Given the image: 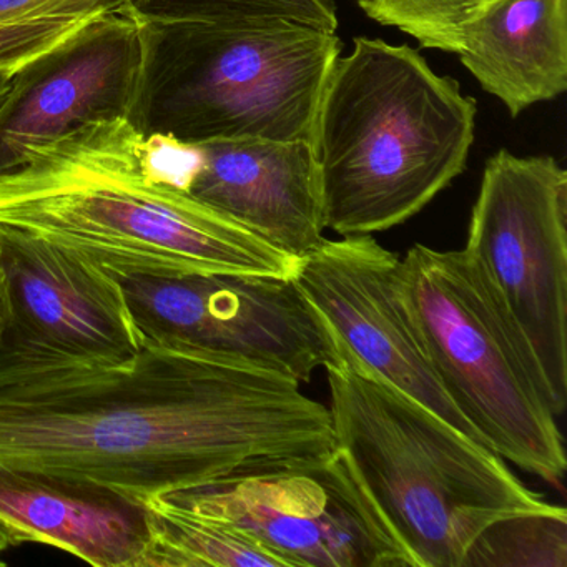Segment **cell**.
Returning <instances> with one entry per match:
<instances>
[{"instance_id":"cell-6","label":"cell","mask_w":567,"mask_h":567,"mask_svg":"<svg viewBox=\"0 0 567 567\" xmlns=\"http://www.w3.org/2000/svg\"><path fill=\"white\" fill-rule=\"evenodd\" d=\"M403 288L441 386L484 446L559 484L567 457L546 378L489 280L464 250L414 245Z\"/></svg>"},{"instance_id":"cell-22","label":"cell","mask_w":567,"mask_h":567,"mask_svg":"<svg viewBox=\"0 0 567 567\" xmlns=\"http://www.w3.org/2000/svg\"><path fill=\"white\" fill-rule=\"evenodd\" d=\"M142 162L152 181L188 192L200 167V148L168 135L145 134Z\"/></svg>"},{"instance_id":"cell-5","label":"cell","mask_w":567,"mask_h":567,"mask_svg":"<svg viewBox=\"0 0 567 567\" xmlns=\"http://www.w3.org/2000/svg\"><path fill=\"white\" fill-rule=\"evenodd\" d=\"M341 49L337 32L285 19L148 21L134 124L187 144L311 142L318 101Z\"/></svg>"},{"instance_id":"cell-1","label":"cell","mask_w":567,"mask_h":567,"mask_svg":"<svg viewBox=\"0 0 567 567\" xmlns=\"http://www.w3.org/2000/svg\"><path fill=\"white\" fill-rule=\"evenodd\" d=\"M337 447L287 374L147 337L118 363L0 354V467L147 506L257 457Z\"/></svg>"},{"instance_id":"cell-14","label":"cell","mask_w":567,"mask_h":567,"mask_svg":"<svg viewBox=\"0 0 567 567\" xmlns=\"http://www.w3.org/2000/svg\"><path fill=\"white\" fill-rule=\"evenodd\" d=\"M0 523L21 544H48L95 567H142L152 539L145 504L2 467Z\"/></svg>"},{"instance_id":"cell-8","label":"cell","mask_w":567,"mask_h":567,"mask_svg":"<svg viewBox=\"0 0 567 567\" xmlns=\"http://www.w3.org/2000/svg\"><path fill=\"white\" fill-rule=\"evenodd\" d=\"M463 250L533 348L560 416L567 403V172L547 155L494 154Z\"/></svg>"},{"instance_id":"cell-21","label":"cell","mask_w":567,"mask_h":567,"mask_svg":"<svg viewBox=\"0 0 567 567\" xmlns=\"http://www.w3.org/2000/svg\"><path fill=\"white\" fill-rule=\"evenodd\" d=\"M151 0H0V24L29 19L142 16Z\"/></svg>"},{"instance_id":"cell-4","label":"cell","mask_w":567,"mask_h":567,"mask_svg":"<svg viewBox=\"0 0 567 567\" xmlns=\"http://www.w3.org/2000/svg\"><path fill=\"white\" fill-rule=\"evenodd\" d=\"M334 443L414 567H461L497 517L546 506L503 457L364 370H327Z\"/></svg>"},{"instance_id":"cell-20","label":"cell","mask_w":567,"mask_h":567,"mask_svg":"<svg viewBox=\"0 0 567 567\" xmlns=\"http://www.w3.org/2000/svg\"><path fill=\"white\" fill-rule=\"evenodd\" d=\"M87 21L89 19L58 18L0 24V72L16 74L22 65L61 44Z\"/></svg>"},{"instance_id":"cell-26","label":"cell","mask_w":567,"mask_h":567,"mask_svg":"<svg viewBox=\"0 0 567 567\" xmlns=\"http://www.w3.org/2000/svg\"><path fill=\"white\" fill-rule=\"evenodd\" d=\"M12 75L14 74H9V72H0V101H2L6 92H8L9 85H11Z\"/></svg>"},{"instance_id":"cell-25","label":"cell","mask_w":567,"mask_h":567,"mask_svg":"<svg viewBox=\"0 0 567 567\" xmlns=\"http://www.w3.org/2000/svg\"><path fill=\"white\" fill-rule=\"evenodd\" d=\"M361 9H363L364 14L370 19H377L378 9H380V0H354Z\"/></svg>"},{"instance_id":"cell-16","label":"cell","mask_w":567,"mask_h":567,"mask_svg":"<svg viewBox=\"0 0 567 567\" xmlns=\"http://www.w3.org/2000/svg\"><path fill=\"white\" fill-rule=\"evenodd\" d=\"M147 507L152 539L142 567H287L240 530L162 499L151 501Z\"/></svg>"},{"instance_id":"cell-10","label":"cell","mask_w":567,"mask_h":567,"mask_svg":"<svg viewBox=\"0 0 567 567\" xmlns=\"http://www.w3.org/2000/svg\"><path fill=\"white\" fill-rule=\"evenodd\" d=\"M293 280L364 370L480 441L431 364L404 295L400 255L371 235L323 238L300 258Z\"/></svg>"},{"instance_id":"cell-24","label":"cell","mask_w":567,"mask_h":567,"mask_svg":"<svg viewBox=\"0 0 567 567\" xmlns=\"http://www.w3.org/2000/svg\"><path fill=\"white\" fill-rule=\"evenodd\" d=\"M19 544L21 540L16 537V534L6 524L0 523V556ZM0 566H6V560L0 559Z\"/></svg>"},{"instance_id":"cell-9","label":"cell","mask_w":567,"mask_h":567,"mask_svg":"<svg viewBox=\"0 0 567 567\" xmlns=\"http://www.w3.org/2000/svg\"><path fill=\"white\" fill-rule=\"evenodd\" d=\"M121 284L147 337L247 361L300 384L347 361L348 351L293 277L207 274Z\"/></svg>"},{"instance_id":"cell-18","label":"cell","mask_w":567,"mask_h":567,"mask_svg":"<svg viewBox=\"0 0 567 567\" xmlns=\"http://www.w3.org/2000/svg\"><path fill=\"white\" fill-rule=\"evenodd\" d=\"M148 21H238L285 19L337 32L334 0H151L142 12Z\"/></svg>"},{"instance_id":"cell-3","label":"cell","mask_w":567,"mask_h":567,"mask_svg":"<svg viewBox=\"0 0 567 567\" xmlns=\"http://www.w3.org/2000/svg\"><path fill=\"white\" fill-rule=\"evenodd\" d=\"M476 101L410 45L357 38L315 112L321 224L341 237L390 230L463 174Z\"/></svg>"},{"instance_id":"cell-17","label":"cell","mask_w":567,"mask_h":567,"mask_svg":"<svg viewBox=\"0 0 567 567\" xmlns=\"http://www.w3.org/2000/svg\"><path fill=\"white\" fill-rule=\"evenodd\" d=\"M566 566L567 513L550 503L497 517L471 540L461 563V567Z\"/></svg>"},{"instance_id":"cell-15","label":"cell","mask_w":567,"mask_h":567,"mask_svg":"<svg viewBox=\"0 0 567 567\" xmlns=\"http://www.w3.org/2000/svg\"><path fill=\"white\" fill-rule=\"evenodd\" d=\"M457 58L513 118L554 101L567 89V0H484Z\"/></svg>"},{"instance_id":"cell-2","label":"cell","mask_w":567,"mask_h":567,"mask_svg":"<svg viewBox=\"0 0 567 567\" xmlns=\"http://www.w3.org/2000/svg\"><path fill=\"white\" fill-rule=\"evenodd\" d=\"M144 145L134 122L112 118L38 148L0 177V227L49 241L117 280L293 277L300 258L188 192L152 181Z\"/></svg>"},{"instance_id":"cell-11","label":"cell","mask_w":567,"mask_h":567,"mask_svg":"<svg viewBox=\"0 0 567 567\" xmlns=\"http://www.w3.org/2000/svg\"><path fill=\"white\" fill-rule=\"evenodd\" d=\"M147 48V19L105 14L22 65L0 101V177L82 125L134 122Z\"/></svg>"},{"instance_id":"cell-19","label":"cell","mask_w":567,"mask_h":567,"mask_svg":"<svg viewBox=\"0 0 567 567\" xmlns=\"http://www.w3.org/2000/svg\"><path fill=\"white\" fill-rule=\"evenodd\" d=\"M484 0H380L377 19L420 42L421 48L457 55L461 28Z\"/></svg>"},{"instance_id":"cell-23","label":"cell","mask_w":567,"mask_h":567,"mask_svg":"<svg viewBox=\"0 0 567 567\" xmlns=\"http://www.w3.org/2000/svg\"><path fill=\"white\" fill-rule=\"evenodd\" d=\"M9 313H11V301H9L8 275H6L4 264H2V258H0V337L4 333Z\"/></svg>"},{"instance_id":"cell-7","label":"cell","mask_w":567,"mask_h":567,"mask_svg":"<svg viewBox=\"0 0 567 567\" xmlns=\"http://www.w3.org/2000/svg\"><path fill=\"white\" fill-rule=\"evenodd\" d=\"M157 499L247 534L287 567H414L338 446L257 457Z\"/></svg>"},{"instance_id":"cell-13","label":"cell","mask_w":567,"mask_h":567,"mask_svg":"<svg viewBox=\"0 0 567 567\" xmlns=\"http://www.w3.org/2000/svg\"><path fill=\"white\" fill-rule=\"evenodd\" d=\"M197 145L202 162L188 194L291 257L301 258L321 244L311 142L240 137Z\"/></svg>"},{"instance_id":"cell-12","label":"cell","mask_w":567,"mask_h":567,"mask_svg":"<svg viewBox=\"0 0 567 567\" xmlns=\"http://www.w3.org/2000/svg\"><path fill=\"white\" fill-rule=\"evenodd\" d=\"M0 258L11 301L0 354L118 363L141 350L117 278L14 228L0 227Z\"/></svg>"}]
</instances>
